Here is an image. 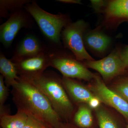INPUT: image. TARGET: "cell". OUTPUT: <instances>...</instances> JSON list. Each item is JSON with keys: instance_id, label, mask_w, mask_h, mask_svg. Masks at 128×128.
<instances>
[{"instance_id": "obj_22", "label": "cell", "mask_w": 128, "mask_h": 128, "mask_svg": "<svg viewBox=\"0 0 128 128\" xmlns=\"http://www.w3.org/2000/svg\"><path fill=\"white\" fill-rule=\"evenodd\" d=\"M101 102L100 99L97 97L95 96L89 101L88 104L89 105V107L97 109L99 108Z\"/></svg>"}, {"instance_id": "obj_23", "label": "cell", "mask_w": 128, "mask_h": 128, "mask_svg": "<svg viewBox=\"0 0 128 128\" xmlns=\"http://www.w3.org/2000/svg\"><path fill=\"white\" fill-rule=\"evenodd\" d=\"M120 57L126 68L128 67V46L120 51Z\"/></svg>"}, {"instance_id": "obj_27", "label": "cell", "mask_w": 128, "mask_h": 128, "mask_svg": "<svg viewBox=\"0 0 128 128\" xmlns=\"http://www.w3.org/2000/svg\"><path fill=\"white\" fill-rule=\"evenodd\" d=\"M58 128H77L74 124L69 123L68 122L64 123L61 124Z\"/></svg>"}, {"instance_id": "obj_24", "label": "cell", "mask_w": 128, "mask_h": 128, "mask_svg": "<svg viewBox=\"0 0 128 128\" xmlns=\"http://www.w3.org/2000/svg\"><path fill=\"white\" fill-rule=\"evenodd\" d=\"M92 7L96 10H99L104 4V2L102 0H91Z\"/></svg>"}, {"instance_id": "obj_1", "label": "cell", "mask_w": 128, "mask_h": 128, "mask_svg": "<svg viewBox=\"0 0 128 128\" xmlns=\"http://www.w3.org/2000/svg\"><path fill=\"white\" fill-rule=\"evenodd\" d=\"M12 100L17 110L39 120L50 128L63 123L45 96L32 82L20 77L12 87Z\"/></svg>"}, {"instance_id": "obj_9", "label": "cell", "mask_w": 128, "mask_h": 128, "mask_svg": "<svg viewBox=\"0 0 128 128\" xmlns=\"http://www.w3.org/2000/svg\"><path fill=\"white\" fill-rule=\"evenodd\" d=\"M30 24L27 14L23 9L16 12L7 20L0 26V40L5 47L11 45L17 34L22 28Z\"/></svg>"}, {"instance_id": "obj_12", "label": "cell", "mask_w": 128, "mask_h": 128, "mask_svg": "<svg viewBox=\"0 0 128 128\" xmlns=\"http://www.w3.org/2000/svg\"><path fill=\"white\" fill-rule=\"evenodd\" d=\"M0 73L3 76L5 84L8 88L14 86L20 78L16 64L7 59L2 53L0 55Z\"/></svg>"}, {"instance_id": "obj_18", "label": "cell", "mask_w": 128, "mask_h": 128, "mask_svg": "<svg viewBox=\"0 0 128 128\" xmlns=\"http://www.w3.org/2000/svg\"><path fill=\"white\" fill-rule=\"evenodd\" d=\"M96 113L99 128H119L116 122L106 110L98 108Z\"/></svg>"}, {"instance_id": "obj_25", "label": "cell", "mask_w": 128, "mask_h": 128, "mask_svg": "<svg viewBox=\"0 0 128 128\" xmlns=\"http://www.w3.org/2000/svg\"><path fill=\"white\" fill-rule=\"evenodd\" d=\"M10 108L4 104L0 106V118L5 115L10 114Z\"/></svg>"}, {"instance_id": "obj_10", "label": "cell", "mask_w": 128, "mask_h": 128, "mask_svg": "<svg viewBox=\"0 0 128 128\" xmlns=\"http://www.w3.org/2000/svg\"><path fill=\"white\" fill-rule=\"evenodd\" d=\"M45 52L36 37L33 35H28L22 39L17 47L11 60L14 62Z\"/></svg>"}, {"instance_id": "obj_8", "label": "cell", "mask_w": 128, "mask_h": 128, "mask_svg": "<svg viewBox=\"0 0 128 128\" xmlns=\"http://www.w3.org/2000/svg\"><path fill=\"white\" fill-rule=\"evenodd\" d=\"M86 65L98 72L106 80L118 75L126 68L120 57V51L118 50L112 52L100 60L87 61Z\"/></svg>"}, {"instance_id": "obj_4", "label": "cell", "mask_w": 128, "mask_h": 128, "mask_svg": "<svg viewBox=\"0 0 128 128\" xmlns=\"http://www.w3.org/2000/svg\"><path fill=\"white\" fill-rule=\"evenodd\" d=\"M50 66L58 70L63 77L89 81L96 76L79 60L60 53L49 54Z\"/></svg>"}, {"instance_id": "obj_21", "label": "cell", "mask_w": 128, "mask_h": 128, "mask_svg": "<svg viewBox=\"0 0 128 128\" xmlns=\"http://www.w3.org/2000/svg\"><path fill=\"white\" fill-rule=\"evenodd\" d=\"M28 116L26 123L24 128H50L43 122L32 116Z\"/></svg>"}, {"instance_id": "obj_17", "label": "cell", "mask_w": 128, "mask_h": 128, "mask_svg": "<svg viewBox=\"0 0 128 128\" xmlns=\"http://www.w3.org/2000/svg\"><path fill=\"white\" fill-rule=\"evenodd\" d=\"M30 2V0H0V16L8 18Z\"/></svg>"}, {"instance_id": "obj_29", "label": "cell", "mask_w": 128, "mask_h": 128, "mask_svg": "<svg viewBox=\"0 0 128 128\" xmlns=\"http://www.w3.org/2000/svg\"></svg>"}, {"instance_id": "obj_2", "label": "cell", "mask_w": 128, "mask_h": 128, "mask_svg": "<svg viewBox=\"0 0 128 128\" xmlns=\"http://www.w3.org/2000/svg\"><path fill=\"white\" fill-rule=\"evenodd\" d=\"M31 82L47 98L63 121L68 122L72 119L76 111L75 108L64 86L62 78L54 72L48 70Z\"/></svg>"}, {"instance_id": "obj_13", "label": "cell", "mask_w": 128, "mask_h": 128, "mask_svg": "<svg viewBox=\"0 0 128 128\" xmlns=\"http://www.w3.org/2000/svg\"><path fill=\"white\" fill-rule=\"evenodd\" d=\"M85 43L89 48L98 52H104L111 42L109 37L97 31L88 34L84 38Z\"/></svg>"}, {"instance_id": "obj_6", "label": "cell", "mask_w": 128, "mask_h": 128, "mask_svg": "<svg viewBox=\"0 0 128 128\" xmlns=\"http://www.w3.org/2000/svg\"><path fill=\"white\" fill-rule=\"evenodd\" d=\"M13 62L19 77L30 81L39 78L50 66L49 54L46 52Z\"/></svg>"}, {"instance_id": "obj_7", "label": "cell", "mask_w": 128, "mask_h": 128, "mask_svg": "<svg viewBox=\"0 0 128 128\" xmlns=\"http://www.w3.org/2000/svg\"><path fill=\"white\" fill-rule=\"evenodd\" d=\"M94 85L91 87L93 94L101 102L113 108L128 120V102L114 91L109 89L98 76H96Z\"/></svg>"}, {"instance_id": "obj_11", "label": "cell", "mask_w": 128, "mask_h": 128, "mask_svg": "<svg viewBox=\"0 0 128 128\" xmlns=\"http://www.w3.org/2000/svg\"><path fill=\"white\" fill-rule=\"evenodd\" d=\"M63 83L70 98L75 102L88 104L94 96L93 93L73 79L63 77Z\"/></svg>"}, {"instance_id": "obj_5", "label": "cell", "mask_w": 128, "mask_h": 128, "mask_svg": "<svg viewBox=\"0 0 128 128\" xmlns=\"http://www.w3.org/2000/svg\"><path fill=\"white\" fill-rule=\"evenodd\" d=\"M86 24L82 20L70 23L62 32V38L65 46L73 53L79 61L94 60L87 52L84 45L83 33Z\"/></svg>"}, {"instance_id": "obj_3", "label": "cell", "mask_w": 128, "mask_h": 128, "mask_svg": "<svg viewBox=\"0 0 128 128\" xmlns=\"http://www.w3.org/2000/svg\"><path fill=\"white\" fill-rule=\"evenodd\" d=\"M24 8L34 18L43 34L51 41L58 43L62 28L70 24L67 16L50 14L42 9L35 2H31Z\"/></svg>"}, {"instance_id": "obj_16", "label": "cell", "mask_w": 128, "mask_h": 128, "mask_svg": "<svg viewBox=\"0 0 128 128\" xmlns=\"http://www.w3.org/2000/svg\"><path fill=\"white\" fill-rule=\"evenodd\" d=\"M28 114L25 112L17 110L14 115H5L0 118L2 128H24L27 121Z\"/></svg>"}, {"instance_id": "obj_28", "label": "cell", "mask_w": 128, "mask_h": 128, "mask_svg": "<svg viewBox=\"0 0 128 128\" xmlns=\"http://www.w3.org/2000/svg\"><path fill=\"white\" fill-rule=\"evenodd\" d=\"M128 128V126H127V128Z\"/></svg>"}, {"instance_id": "obj_15", "label": "cell", "mask_w": 128, "mask_h": 128, "mask_svg": "<svg viewBox=\"0 0 128 128\" xmlns=\"http://www.w3.org/2000/svg\"><path fill=\"white\" fill-rule=\"evenodd\" d=\"M72 119L75 125L78 128H88L92 125L93 118L90 109L83 104H79Z\"/></svg>"}, {"instance_id": "obj_26", "label": "cell", "mask_w": 128, "mask_h": 128, "mask_svg": "<svg viewBox=\"0 0 128 128\" xmlns=\"http://www.w3.org/2000/svg\"><path fill=\"white\" fill-rule=\"evenodd\" d=\"M56 1L58 2H64L66 3H71V4H81L80 1L78 0H57Z\"/></svg>"}, {"instance_id": "obj_14", "label": "cell", "mask_w": 128, "mask_h": 128, "mask_svg": "<svg viewBox=\"0 0 128 128\" xmlns=\"http://www.w3.org/2000/svg\"><path fill=\"white\" fill-rule=\"evenodd\" d=\"M107 12L111 19L128 20V0H115L110 2Z\"/></svg>"}, {"instance_id": "obj_20", "label": "cell", "mask_w": 128, "mask_h": 128, "mask_svg": "<svg viewBox=\"0 0 128 128\" xmlns=\"http://www.w3.org/2000/svg\"><path fill=\"white\" fill-rule=\"evenodd\" d=\"M8 87L5 84L3 76L0 75V106L4 105L9 96Z\"/></svg>"}, {"instance_id": "obj_19", "label": "cell", "mask_w": 128, "mask_h": 128, "mask_svg": "<svg viewBox=\"0 0 128 128\" xmlns=\"http://www.w3.org/2000/svg\"><path fill=\"white\" fill-rule=\"evenodd\" d=\"M114 91L128 102V79L118 83L114 88Z\"/></svg>"}]
</instances>
